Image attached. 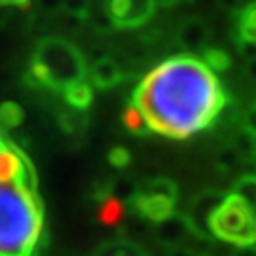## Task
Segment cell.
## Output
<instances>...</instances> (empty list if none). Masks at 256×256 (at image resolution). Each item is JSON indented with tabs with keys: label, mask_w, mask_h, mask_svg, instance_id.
<instances>
[{
	"label": "cell",
	"mask_w": 256,
	"mask_h": 256,
	"mask_svg": "<svg viewBox=\"0 0 256 256\" xmlns=\"http://www.w3.org/2000/svg\"><path fill=\"white\" fill-rule=\"evenodd\" d=\"M131 104L142 112L150 131L188 138L218 118L228 104V95L203 59L176 55L142 78Z\"/></svg>",
	"instance_id": "6da1fadb"
},
{
	"label": "cell",
	"mask_w": 256,
	"mask_h": 256,
	"mask_svg": "<svg viewBox=\"0 0 256 256\" xmlns=\"http://www.w3.org/2000/svg\"><path fill=\"white\" fill-rule=\"evenodd\" d=\"M44 238V207L30 164L0 174V256H36Z\"/></svg>",
	"instance_id": "7a4b0ae2"
},
{
	"label": "cell",
	"mask_w": 256,
	"mask_h": 256,
	"mask_svg": "<svg viewBox=\"0 0 256 256\" xmlns=\"http://www.w3.org/2000/svg\"><path fill=\"white\" fill-rule=\"evenodd\" d=\"M88 72L86 57L72 42L59 36H46L34 48L28 78L46 90L64 92L68 86L86 80Z\"/></svg>",
	"instance_id": "3957f363"
},
{
	"label": "cell",
	"mask_w": 256,
	"mask_h": 256,
	"mask_svg": "<svg viewBox=\"0 0 256 256\" xmlns=\"http://www.w3.org/2000/svg\"><path fill=\"white\" fill-rule=\"evenodd\" d=\"M210 236L239 248L256 247V210L238 194H228L209 222Z\"/></svg>",
	"instance_id": "277c9868"
},
{
	"label": "cell",
	"mask_w": 256,
	"mask_h": 256,
	"mask_svg": "<svg viewBox=\"0 0 256 256\" xmlns=\"http://www.w3.org/2000/svg\"><path fill=\"white\" fill-rule=\"evenodd\" d=\"M106 14L118 28H138L154 16V0H106Z\"/></svg>",
	"instance_id": "5b68a950"
},
{
	"label": "cell",
	"mask_w": 256,
	"mask_h": 256,
	"mask_svg": "<svg viewBox=\"0 0 256 256\" xmlns=\"http://www.w3.org/2000/svg\"><path fill=\"white\" fill-rule=\"evenodd\" d=\"M224 194L216 192V190H205V192L198 194L192 200L190 207L186 210V220L190 224V230L196 238L209 241L210 239V228L209 222L212 212L218 209V205L224 202Z\"/></svg>",
	"instance_id": "8992f818"
},
{
	"label": "cell",
	"mask_w": 256,
	"mask_h": 256,
	"mask_svg": "<svg viewBox=\"0 0 256 256\" xmlns=\"http://www.w3.org/2000/svg\"><path fill=\"white\" fill-rule=\"evenodd\" d=\"M174 203L176 200L158 194H142L137 192L133 198V207L140 216H144L150 222L162 224L174 214Z\"/></svg>",
	"instance_id": "52a82bcc"
},
{
	"label": "cell",
	"mask_w": 256,
	"mask_h": 256,
	"mask_svg": "<svg viewBox=\"0 0 256 256\" xmlns=\"http://www.w3.org/2000/svg\"><path fill=\"white\" fill-rule=\"evenodd\" d=\"M209 27L207 23L200 18L186 19L176 28V42L178 46L188 50V52H205V46L209 42Z\"/></svg>",
	"instance_id": "ba28073f"
},
{
	"label": "cell",
	"mask_w": 256,
	"mask_h": 256,
	"mask_svg": "<svg viewBox=\"0 0 256 256\" xmlns=\"http://www.w3.org/2000/svg\"><path fill=\"white\" fill-rule=\"evenodd\" d=\"M88 76L92 80V86H95V88H99V90H112V88H116L122 82L124 72H122L120 64L112 57H101V59H97L92 64Z\"/></svg>",
	"instance_id": "9c48e42d"
},
{
	"label": "cell",
	"mask_w": 256,
	"mask_h": 256,
	"mask_svg": "<svg viewBox=\"0 0 256 256\" xmlns=\"http://www.w3.org/2000/svg\"><path fill=\"white\" fill-rule=\"evenodd\" d=\"M190 236H194V234L184 214H173L169 220L158 224V238L162 239V243H165V245L176 247V245L184 243Z\"/></svg>",
	"instance_id": "30bf717a"
},
{
	"label": "cell",
	"mask_w": 256,
	"mask_h": 256,
	"mask_svg": "<svg viewBox=\"0 0 256 256\" xmlns=\"http://www.w3.org/2000/svg\"><path fill=\"white\" fill-rule=\"evenodd\" d=\"M63 97L70 108H76V110L90 108V104L93 101L92 84H90V80H82V82L72 84V86H68L63 92Z\"/></svg>",
	"instance_id": "8fae6325"
},
{
	"label": "cell",
	"mask_w": 256,
	"mask_h": 256,
	"mask_svg": "<svg viewBox=\"0 0 256 256\" xmlns=\"http://www.w3.org/2000/svg\"><path fill=\"white\" fill-rule=\"evenodd\" d=\"M239 40L256 44V0L247 2L238 14V42Z\"/></svg>",
	"instance_id": "7c38bea8"
},
{
	"label": "cell",
	"mask_w": 256,
	"mask_h": 256,
	"mask_svg": "<svg viewBox=\"0 0 256 256\" xmlns=\"http://www.w3.org/2000/svg\"><path fill=\"white\" fill-rule=\"evenodd\" d=\"M126 216V205L124 202L116 198V196H108L104 198V202L101 203L99 209V220L104 226H118L120 222Z\"/></svg>",
	"instance_id": "4fadbf2b"
},
{
	"label": "cell",
	"mask_w": 256,
	"mask_h": 256,
	"mask_svg": "<svg viewBox=\"0 0 256 256\" xmlns=\"http://www.w3.org/2000/svg\"><path fill=\"white\" fill-rule=\"evenodd\" d=\"M122 118H124V126H126L131 133H135V135H146V133H150V128H148L146 120H144L142 112H140L137 106L129 104Z\"/></svg>",
	"instance_id": "5bb4252c"
},
{
	"label": "cell",
	"mask_w": 256,
	"mask_h": 256,
	"mask_svg": "<svg viewBox=\"0 0 256 256\" xmlns=\"http://www.w3.org/2000/svg\"><path fill=\"white\" fill-rule=\"evenodd\" d=\"M97 256H146V252L129 241H116L104 245Z\"/></svg>",
	"instance_id": "9a60e30c"
},
{
	"label": "cell",
	"mask_w": 256,
	"mask_h": 256,
	"mask_svg": "<svg viewBox=\"0 0 256 256\" xmlns=\"http://www.w3.org/2000/svg\"><path fill=\"white\" fill-rule=\"evenodd\" d=\"M234 194L241 196V198L256 210V173L243 174L238 182H236V190H234Z\"/></svg>",
	"instance_id": "2e32d148"
},
{
	"label": "cell",
	"mask_w": 256,
	"mask_h": 256,
	"mask_svg": "<svg viewBox=\"0 0 256 256\" xmlns=\"http://www.w3.org/2000/svg\"><path fill=\"white\" fill-rule=\"evenodd\" d=\"M203 61L205 64L209 66L210 70H214V72H220V70H226L230 68V55L224 52V50H220V48H205V52H203Z\"/></svg>",
	"instance_id": "e0dca14e"
},
{
	"label": "cell",
	"mask_w": 256,
	"mask_h": 256,
	"mask_svg": "<svg viewBox=\"0 0 256 256\" xmlns=\"http://www.w3.org/2000/svg\"><path fill=\"white\" fill-rule=\"evenodd\" d=\"M234 148L238 150V154L241 160H247V162H252L256 158V138L252 135H248L247 131H241L236 137V142H234Z\"/></svg>",
	"instance_id": "ac0fdd59"
},
{
	"label": "cell",
	"mask_w": 256,
	"mask_h": 256,
	"mask_svg": "<svg viewBox=\"0 0 256 256\" xmlns=\"http://www.w3.org/2000/svg\"><path fill=\"white\" fill-rule=\"evenodd\" d=\"M92 0H64L63 12L76 19H90L92 16Z\"/></svg>",
	"instance_id": "d6986e66"
},
{
	"label": "cell",
	"mask_w": 256,
	"mask_h": 256,
	"mask_svg": "<svg viewBox=\"0 0 256 256\" xmlns=\"http://www.w3.org/2000/svg\"><path fill=\"white\" fill-rule=\"evenodd\" d=\"M216 162H218V167L222 171H232L234 167H238L241 164V158H239L238 150L234 146H226L218 152Z\"/></svg>",
	"instance_id": "ffe728a7"
},
{
	"label": "cell",
	"mask_w": 256,
	"mask_h": 256,
	"mask_svg": "<svg viewBox=\"0 0 256 256\" xmlns=\"http://www.w3.org/2000/svg\"><path fill=\"white\" fill-rule=\"evenodd\" d=\"M23 118V112L19 108L18 104L14 102H4L0 106V122L6 124V126H18L19 122Z\"/></svg>",
	"instance_id": "44dd1931"
},
{
	"label": "cell",
	"mask_w": 256,
	"mask_h": 256,
	"mask_svg": "<svg viewBox=\"0 0 256 256\" xmlns=\"http://www.w3.org/2000/svg\"><path fill=\"white\" fill-rule=\"evenodd\" d=\"M108 160L114 167L124 169V167L129 165V162H131V154H129V150H126L124 146H116V148H112V150H110Z\"/></svg>",
	"instance_id": "7402d4cb"
},
{
	"label": "cell",
	"mask_w": 256,
	"mask_h": 256,
	"mask_svg": "<svg viewBox=\"0 0 256 256\" xmlns=\"http://www.w3.org/2000/svg\"><path fill=\"white\" fill-rule=\"evenodd\" d=\"M243 131L256 137V102H252L243 114Z\"/></svg>",
	"instance_id": "603a6c76"
},
{
	"label": "cell",
	"mask_w": 256,
	"mask_h": 256,
	"mask_svg": "<svg viewBox=\"0 0 256 256\" xmlns=\"http://www.w3.org/2000/svg\"><path fill=\"white\" fill-rule=\"evenodd\" d=\"M238 48H239V52H241V55H243L247 61L256 59V44L254 42H243V40H239Z\"/></svg>",
	"instance_id": "cb8c5ba5"
},
{
	"label": "cell",
	"mask_w": 256,
	"mask_h": 256,
	"mask_svg": "<svg viewBox=\"0 0 256 256\" xmlns=\"http://www.w3.org/2000/svg\"><path fill=\"white\" fill-rule=\"evenodd\" d=\"M216 2H218L220 8L226 10V12H232V14H239L245 6L243 0H216Z\"/></svg>",
	"instance_id": "d4e9b609"
},
{
	"label": "cell",
	"mask_w": 256,
	"mask_h": 256,
	"mask_svg": "<svg viewBox=\"0 0 256 256\" xmlns=\"http://www.w3.org/2000/svg\"><path fill=\"white\" fill-rule=\"evenodd\" d=\"M63 2L64 0H38V4H40L44 10H50V12L63 10Z\"/></svg>",
	"instance_id": "484cf974"
},
{
	"label": "cell",
	"mask_w": 256,
	"mask_h": 256,
	"mask_svg": "<svg viewBox=\"0 0 256 256\" xmlns=\"http://www.w3.org/2000/svg\"><path fill=\"white\" fill-rule=\"evenodd\" d=\"M245 72H247L248 78H250V80H252V82L256 84V59H252V61H247Z\"/></svg>",
	"instance_id": "4316f807"
},
{
	"label": "cell",
	"mask_w": 256,
	"mask_h": 256,
	"mask_svg": "<svg viewBox=\"0 0 256 256\" xmlns=\"http://www.w3.org/2000/svg\"><path fill=\"white\" fill-rule=\"evenodd\" d=\"M232 256H256V247H245V248H238Z\"/></svg>",
	"instance_id": "83f0119b"
},
{
	"label": "cell",
	"mask_w": 256,
	"mask_h": 256,
	"mask_svg": "<svg viewBox=\"0 0 256 256\" xmlns=\"http://www.w3.org/2000/svg\"><path fill=\"white\" fill-rule=\"evenodd\" d=\"M12 146L8 140L4 138V135H2V129H0V160H2V156L8 152V148Z\"/></svg>",
	"instance_id": "f1b7e54d"
},
{
	"label": "cell",
	"mask_w": 256,
	"mask_h": 256,
	"mask_svg": "<svg viewBox=\"0 0 256 256\" xmlns=\"http://www.w3.org/2000/svg\"><path fill=\"white\" fill-rule=\"evenodd\" d=\"M167 256H196V254H194L192 250H188V248H173Z\"/></svg>",
	"instance_id": "f546056e"
},
{
	"label": "cell",
	"mask_w": 256,
	"mask_h": 256,
	"mask_svg": "<svg viewBox=\"0 0 256 256\" xmlns=\"http://www.w3.org/2000/svg\"><path fill=\"white\" fill-rule=\"evenodd\" d=\"M2 4H14V6H21V8H25L28 4V0H0Z\"/></svg>",
	"instance_id": "4dcf8cb0"
},
{
	"label": "cell",
	"mask_w": 256,
	"mask_h": 256,
	"mask_svg": "<svg viewBox=\"0 0 256 256\" xmlns=\"http://www.w3.org/2000/svg\"><path fill=\"white\" fill-rule=\"evenodd\" d=\"M252 164H254V165H256V158H254V160H252Z\"/></svg>",
	"instance_id": "1f68e13d"
},
{
	"label": "cell",
	"mask_w": 256,
	"mask_h": 256,
	"mask_svg": "<svg viewBox=\"0 0 256 256\" xmlns=\"http://www.w3.org/2000/svg\"><path fill=\"white\" fill-rule=\"evenodd\" d=\"M254 138H256V137H254Z\"/></svg>",
	"instance_id": "d6a6232c"
}]
</instances>
